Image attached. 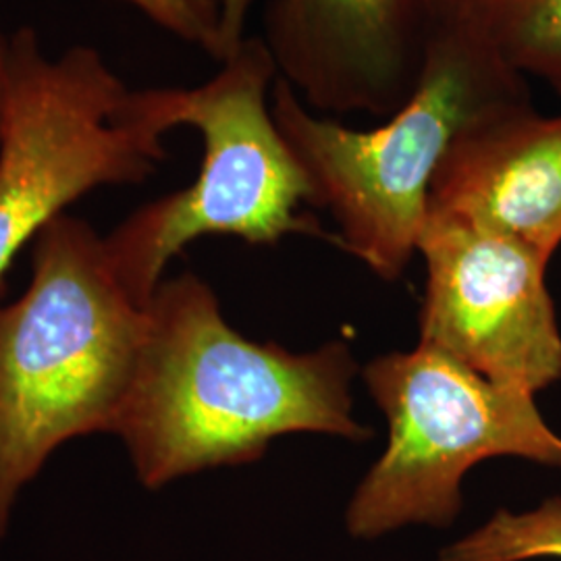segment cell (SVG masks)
Listing matches in <instances>:
<instances>
[{
    "label": "cell",
    "mask_w": 561,
    "mask_h": 561,
    "mask_svg": "<svg viewBox=\"0 0 561 561\" xmlns=\"http://www.w3.org/2000/svg\"><path fill=\"white\" fill-rule=\"evenodd\" d=\"M280 136L340 227L337 243L382 279H398L419 250L435 173L468 127L533 106L482 21L477 0H428L421 76L412 96L373 129L308 108L277 78L271 96Z\"/></svg>",
    "instance_id": "obj_2"
},
{
    "label": "cell",
    "mask_w": 561,
    "mask_h": 561,
    "mask_svg": "<svg viewBox=\"0 0 561 561\" xmlns=\"http://www.w3.org/2000/svg\"><path fill=\"white\" fill-rule=\"evenodd\" d=\"M256 0H221V57L219 62L229 59L241 42L245 41L243 30L250 9Z\"/></svg>",
    "instance_id": "obj_13"
},
{
    "label": "cell",
    "mask_w": 561,
    "mask_h": 561,
    "mask_svg": "<svg viewBox=\"0 0 561 561\" xmlns=\"http://www.w3.org/2000/svg\"><path fill=\"white\" fill-rule=\"evenodd\" d=\"M7 60H9V36H4L0 27V106H2V94L7 83Z\"/></svg>",
    "instance_id": "obj_14"
},
{
    "label": "cell",
    "mask_w": 561,
    "mask_h": 561,
    "mask_svg": "<svg viewBox=\"0 0 561 561\" xmlns=\"http://www.w3.org/2000/svg\"><path fill=\"white\" fill-rule=\"evenodd\" d=\"M131 90L92 46L50 57L34 27L9 38L0 106V280L65 208L102 185L141 183L164 144Z\"/></svg>",
    "instance_id": "obj_5"
},
{
    "label": "cell",
    "mask_w": 561,
    "mask_h": 561,
    "mask_svg": "<svg viewBox=\"0 0 561 561\" xmlns=\"http://www.w3.org/2000/svg\"><path fill=\"white\" fill-rule=\"evenodd\" d=\"M416 252L426 264L421 345L528 396L560 381L561 333L542 254L437 213H428Z\"/></svg>",
    "instance_id": "obj_7"
},
{
    "label": "cell",
    "mask_w": 561,
    "mask_h": 561,
    "mask_svg": "<svg viewBox=\"0 0 561 561\" xmlns=\"http://www.w3.org/2000/svg\"><path fill=\"white\" fill-rule=\"evenodd\" d=\"M428 213L510 236L551 261L561 245V115L524 106L461 131L435 173Z\"/></svg>",
    "instance_id": "obj_9"
},
{
    "label": "cell",
    "mask_w": 561,
    "mask_h": 561,
    "mask_svg": "<svg viewBox=\"0 0 561 561\" xmlns=\"http://www.w3.org/2000/svg\"><path fill=\"white\" fill-rule=\"evenodd\" d=\"M178 38L221 57V0H121Z\"/></svg>",
    "instance_id": "obj_12"
},
{
    "label": "cell",
    "mask_w": 561,
    "mask_h": 561,
    "mask_svg": "<svg viewBox=\"0 0 561 561\" xmlns=\"http://www.w3.org/2000/svg\"><path fill=\"white\" fill-rule=\"evenodd\" d=\"M533 560L561 561V497L526 512L500 510L439 553V561Z\"/></svg>",
    "instance_id": "obj_11"
},
{
    "label": "cell",
    "mask_w": 561,
    "mask_h": 561,
    "mask_svg": "<svg viewBox=\"0 0 561 561\" xmlns=\"http://www.w3.org/2000/svg\"><path fill=\"white\" fill-rule=\"evenodd\" d=\"M277 78L264 41L245 38L198 88L141 90L164 134L190 125L204 141L192 185L144 204L104 238L121 283L141 306L164 280L167 264L204 236L271 245L294 233H321L300 213L301 204H312V190L268 102Z\"/></svg>",
    "instance_id": "obj_4"
},
{
    "label": "cell",
    "mask_w": 561,
    "mask_h": 561,
    "mask_svg": "<svg viewBox=\"0 0 561 561\" xmlns=\"http://www.w3.org/2000/svg\"><path fill=\"white\" fill-rule=\"evenodd\" d=\"M343 341L289 352L243 337L215 291L185 273L162 280L146 304L140 354L113 435L148 491L210 468L261 460L298 433L364 442Z\"/></svg>",
    "instance_id": "obj_1"
},
{
    "label": "cell",
    "mask_w": 561,
    "mask_h": 561,
    "mask_svg": "<svg viewBox=\"0 0 561 561\" xmlns=\"http://www.w3.org/2000/svg\"><path fill=\"white\" fill-rule=\"evenodd\" d=\"M144 322L88 222L60 215L42 229L25 291L0 306V542L62 443L113 435Z\"/></svg>",
    "instance_id": "obj_3"
},
{
    "label": "cell",
    "mask_w": 561,
    "mask_h": 561,
    "mask_svg": "<svg viewBox=\"0 0 561 561\" xmlns=\"http://www.w3.org/2000/svg\"><path fill=\"white\" fill-rule=\"evenodd\" d=\"M364 382L389 439L347 505L354 539L454 524L463 477L481 461L510 456L561 468V437L542 421L535 396L489 381L433 347L379 356L364 368Z\"/></svg>",
    "instance_id": "obj_6"
},
{
    "label": "cell",
    "mask_w": 561,
    "mask_h": 561,
    "mask_svg": "<svg viewBox=\"0 0 561 561\" xmlns=\"http://www.w3.org/2000/svg\"><path fill=\"white\" fill-rule=\"evenodd\" d=\"M507 62L561 94V0H477Z\"/></svg>",
    "instance_id": "obj_10"
},
{
    "label": "cell",
    "mask_w": 561,
    "mask_h": 561,
    "mask_svg": "<svg viewBox=\"0 0 561 561\" xmlns=\"http://www.w3.org/2000/svg\"><path fill=\"white\" fill-rule=\"evenodd\" d=\"M428 0H273L264 36L280 80L321 115H393L419 83Z\"/></svg>",
    "instance_id": "obj_8"
}]
</instances>
